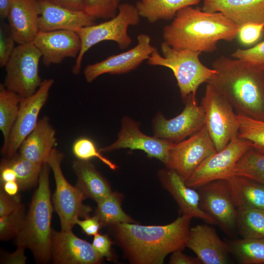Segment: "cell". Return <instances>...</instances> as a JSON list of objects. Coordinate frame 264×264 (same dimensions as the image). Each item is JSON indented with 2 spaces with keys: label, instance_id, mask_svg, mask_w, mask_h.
I'll return each instance as SVG.
<instances>
[{
  "label": "cell",
  "instance_id": "836d02e7",
  "mask_svg": "<svg viewBox=\"0 0 264 264\" xmlns=\"http://www.w3.org/2000/svg\"><path fill=\"white\" fill-rule=\"evenodd\" d=\"M238 116L240 127L238 136L249 141L252 149L264 154V120Z\"/></svg>",
  "mask_w": 264,
  "mask_h": 264
},
{
  "label": "cell",
  "instance_id": "603a6c76",
  "mask_svg": "<svg viewBox=\"0 0 264 264\" xmlns=\"http://www.w3.org/2000/svg\"><path fill=\"white\" fill-rule=\"evenodd\" d=\"M202 10L220 12L239 27L264 24V0H203Z\"/></svg>",
  "mask_w": 264,
  "mask_h": 264
},
{
  "label": "cell",
  "instance_id": "44dd1931",
  "mask_svg": "<svg viewBox=\"0 0 264 264\" xmlns=\"http://www.w3.org/2000/svg\"><path fill=\"white\" fill-rule=\"evenodd\" d=\"M39 31L67 30L76 31L95 24V19L84 11L72 10L48 0H37Z\"/></svg>",
  "mask_w": 264,
  "mask_h": 264
},
{
  "label": "cell",
  "instance_id": "7402d4cb",
  "mask_svg": "<svg viewBox=\"0 0 264 264\" xmlns=\"http://www.w3.org/2000/svg\"><path fill=\"white\" fill-rule=\"evenodd\" d=\"M39 15L37 0H14L7 19L16 43L33 42L39 32Z\"/></svg>",
  "mask_w": 264,
  "mask_h": 264
},
{
  "label": "cell",
  "instance_id": "f1b7e54d",
  "mask_svg": "<svg viewBox=\"0 0 264 264\" xmlns=\"http://www.w3.org/2000/svg\"><path fill=\"white\" fill-rule=\"evenodd\" d=\"M123 195L117 192H112L97 202L95 215L102 226L109 227L122 223H133L135 221L126 214L122 208Z\"/></svg>",
  "mask_w": 264,
  "mask_h": 264
},
{
  "label": "cell",
  "instance_id": "d6a6232c",
  "mask_svg": "<svg viewBox=\"0 0 264 264\" xmlns=\"http://www.w3.org/2000/svg\"><path fill=\"white\" fill-rule=\"evenodd\" d=\"M233 176H243L264 185V154L250 148L237 163Z\"/></svg>",
  "mask_w": 264,
  "mask_h": 264
},
{
  "label": "cell",
  "instance_id": "bcb514c9",
  "mask_svg": "<svg viewBox=\"0 0 264 264\" xmlns=\"http://www.w3.org/2000/svg\"><path fill=\"white\" fill-rule=\"evenodd\" d=\"M55 4L75 11H83V0H48Z\"/></svg>",
  "mask_w": 264,
  "mask_h": 264
},
{
  "label": "cell",
  "instance_id": "f546056e",
  "mask_svg": "<svg viewBox=\"0 0 264 264\" xmlns=\"http://www.w3.org/2000/svg\"><path fill=\"white\" fill-rule=\"evenodd\" d=\"M1 163L14 170L20 189H29L38 183L43 165L32 162L17 154L3 159Z\"/></svg>",
  "mask_w": 264,
  "mask_h": 264
},
{
  "label": "cell",
  "instance_id": "30bf717a",
  "mask_svg": "<svg viewBox=\"0 0 264 264\" xmlns=\"http://www.w3.org/2000/svg\"><path fill=\"white\" fill-rule=\"evenodd\" d=\"M217 152L204 126L187 139L174 143L164 164L186 181L208 157Z\"/></svg>",
  "mask_w": 264,
  "mask_h": 264
},
{
  "label": "cell",
  "instance_id": "4dcf8cb0",
  "mask_svg": "<svg viewBox=\"0 0 264 264\" xmlns=\"http://www.w3.org/2000/svg\"><path fill=\"white\" fill-rule=\"evenodd\" d=\"M236 227L242 238H264V211L255 208L238 209Z\"/></svg>",
  "mask_w": 264,
  "mask_h": 264
},
{
  "label": "cell",
  "instance_id": "c3c4849f",
  "mask_svg": "<svg viewBox=\"0 0 264 264\" xmlns=\"http://www.w3.org/2000/svg\"><path fill=\"white\" fill-rule=\"evenodd\" d=\"M2 184V190L7 194L14 196L17 195L19 189V185L17 181H11L4 182Z\"/></svg>",
  "mask_w": 264,
  "mask_h": 264
},
{
  "label": "cell",
  "instance_id": "e575fe53",
  "mask_svg": "<svg viewBox=\"0 0 264 264\" xmlns=\"http://www.w3.org/2000/svg\"><path fill=\"white\" fill-rule=\"evenodd\" d=\"M72 150L78 159L89 160L97 158L111 170L114 171L118 168L115 163L101 154L93 141L88 137H81L77 139L73 144Z\"/></svg>",
  "mask_w": 264,
  "mask_h": 264
},
{
  "label": "cell",
  "instance_id": "60d3db41",
  "mask_svg": "<svg viewBox=\"0 0 264 264\" xmlns=\"http://www.w3.org/2000/svg\"><path fill=\"white\" fill-rule=\"evenodd\" d=\"M264 29V24H245L240 27L238 37L242 44L250 45L259 40Z\"/></svg>",
  "mask_w": 264,
  "mask_h": 264
},
{
  "label": "cell",
  "instance_id": "f6af8a7d",
  "mask_svg": "<svg viewBox=\"0 0 264 264\" xmlns=\"http://www.w3.org/2000/svg\"><path fill=\"white\" fill-rule=\"evenodd\" d=\"M24 250L17 247L13 253L5 257L3 262L6 264H25L26 258L24 255Z\"/></svg>",
  "mask_w": 264,
  "mask_h": 264
},
{
  "label": "cell",
  "instance_id": "ab89813d",
  "mask_svg": "<svg viewBox=\"0 0 264 264\" xmlns=\"http://www.w3.org/2000/svg\"><path fill=\"white\" fill-rule=\"evenodd\" d=\"M112 242L107 234L98 233L93 236L92 245L97 253L102 258L115 261L116 258L112 249Z\"/></svg>",
  "mask_w": 264,
  "mask_h": 264
},
{
  "label": "cell",
  "instance_id": "7c38bea8",
  "mask_svg": "<svg viewBox=\"0 0 264 264\" xmlns=\"http://www.w3.org/2000/svg\"><path fill=\"white\" fill-rule=\"evenodd\" d=\"M183 110L177 116L166 119L158 112L152 121L154 135L173 143L189 137L205 126V116L201 105H198L196 96L190 95Z\"/></svg>",
  "mask_w": 264,
  "mask_h": 264
},
{
  "label": "cell",
  "instance_id": "8d00e7d4",
  "mask_svg": "<svg viewBox=\"0 0 264 264\" xmlns=\"http://www.w3.org/2000/svg\"><path fill=\"white\" fill-rule=\"evenodd\" d=\"M83 11L95 19H111L118 12L114 0H83Z\"/></svg>",
  "mask_w": 264,
  "mask_h": 264
},
{
  "label": "cell",
  "instance_id": "ffe728a7",
  "mask_svg": "<svg viewBox=\"0 0 264 264\" xmlns=\"http://www.w3.org/2000/svg\"><path fill=\"white\" fill-rule=\"evenodd\" d=\"M186 247L203 264H226L230 253L229 245L207 224H198L190 228Z\"/></svg>",
  "mask_w": 264,
  "mask_h": 264
},
{
  "label": "cell",
  "instance_id": "ee69618b",
  "mask_svg": "<svg viewBox=\"0 0 264 264\" xmlns=\"http://www.w3.org/2000/svg\"><path fill=\"white\" fill-rule=\"evenodd\" d=\"M169 263L170 264H200L198 259L184 254L182 250H177L172 253Z\"/></svg>",
  "mask_w": 264,
  "mask_h": 264
},
{
  "label": "cell",
  "instance_id": "277c9868",
  "mask_svg": "<svg viewBox=\"0 0 264 264\" xmlns=\"http://www.w3.org/2000/svg\"><path fill=\"white\" fill-rule=\"evenodd\" d=\"M50 170L46 163L43 165L37 188L16 237L17 247L29 249L36 261L43 264L51 259L53 206L49 188Z\"/></svg>",
  "mask_w": 264,
  "mask_h": 264
},
{
  "label": "cell",
  "instance_id": "b9f144b4",
  "mask_svg": "<svg viewBox=\"0 0 264 264\" xmlns=\"http://www.w3.org/2000/svg\"><path fill=\"white\" fill-rule=\"evenodd\" d=\"M22 205L18 195L10 196L1 189L0 192V217L13 212Z\"/></svg>",
  "mask_w": 264,
  "mask_h": 264
},
{
  "label": "cell",
  "instance_id": "5bb4252c",
  "mask_svg": "<svg viewBox=\"0 0 264 264\" xmlns=\"http://www.w3.org/2000/svg\"><path fill=\"white\" fill-rule=\"evenodd\" d=\"M198 189L202 209L226 233L232 231L236 227L238 208L227 180L213 181Z\"/></svg>",
  "mask_w": 264,
  "mask_h": 264
},
{
  "label": "cell",
  "instance_id": "f907efd6",
  "mask_svg": "<svg viewBox=\"0 0 264 264\" xmlns=\"http://www.w3.org/2000/svg\"><path fill=\"white\" fill-rule=\"evenodd\" d=\"M115 3L117 5H119L120 4V0H114Z\"/></svg>",
  "mask_w": 264,
  "mask_h": 264
},
{
  "label": "cell",
  "instance_id": "9a60e30c",
  "mask_svg": "<svg viewBox=\"0 0 264 264\" xmlns=\"http://www.w3.org/2000/svg\"><path fill=\"white\" fill-rule=\"evenodd\" d=\"M137 40V44L133 48L87 66L83 71L86 81L91 83L99 76L107 73H129L136 69L145 60H147L156 48L152 45L151 38L147 34H139Z\"/></svg>",
  "mask_w": 264,
  "mask_h": 264
},
{
  "label": "cell",
  "instance_id": "ba28073f",
  "mask_svg": "<svg viewBox=\"0 0 264 264\" xmlns=\"http://www.w3.org/2000/svg\"><path fill=\"white\" fill-rule=\"evenodd\" d=\"M200 105L205 126L217 152L238 137L240 122L238 115L227 99L213 86L207 84Z\"/></svg>",
  "mask_w": 264,
  "mask_h": 264
},
{
  "label": "cell",
  "instance_id": "d4e9b609",
  "mask_svg": "<svg viewBox=\"0 0 264 264\" xmlns=\"http://www.w3.org/2000/svg\"><path fill=\"white\" fill-rule=\"evenodd\" d=\"M72 168L77 177L76 186L86 198L97 203L112 192L109 182L89 160H76Z\"/></svg>",
  "mask_w": 264,
  "mask_h": 264
},
{
  "label": "cell",
  "instance_id": "7dc6e473",
  "mask_svg": "<svg viewBox=\"0 0 264 264\" xmlns=\"http://www.w3.org/2000/svg\"><path fill=\"white\" fill-rule=\"evenodd\" d=\"M0 177L1 183L17 181V176L14 170L10 166L1 163Z\"/></svg>",
  "mask_w": 264,
  "mask_h": 264
},
{
  "label": "cell",
  "instance_id": "8fae6325",
  "mask_svg": "<svg viewBox=\"0 0 264 264\" xmlns=\"http://www.w3.org/2000/svg\"><path fill=\"white\" fill-rule=\"evenodd\" d=\"M251 146L247 140L234 138L222 150L208 157L185 181L186 184L198 189L211 181L233 176L237 163Z\"/></svg>",
  "mask_w": 264,
  "mask_h": 264
},
{
  "label": "cell",
  "instance_id": "7a4b0ae2",
  "mask_svg": "<svg viewBox=\"0 0 264 264\" xmlns=\"http://www.w3.org/2000/svg\"><path fill=\"white\" fill-rule=\"evenodd\" d=\"M240 27L220 12L188 6L179 10L163 28V41L176 49L212 53L220 41L232 42Z\"/></svg>",
  "mask_w": 264,
  "mask_h": 264
},
{
  "label": "cell",
  "instance_id": "5b68a950",
  "mask_svg": "<svg viewBox=\"0 0 264 264\" xmlns=\"http://www.w3.org/2000/svg\"><path fill=\"white\" fill-rule=\"evenodd\" d=\"M161 56L156 48L147 60L151 66H164L172 70L177 81L184 103L190 95L196 96L199 87L207 83L216 70L204 66L199 56L201 53L188 49H176L163 41Z\"/></svg>",
  "mask_w": 264,
  "mask_h": 264
},
{
  "label": "cell",
  "instance_id": "9c48e42d",
  "mask_svg": "<svg viewBox=\"0 0 264 264\" xmlns=\"http://www.w3.org/2000/svg\"><path fill=\"white\" fill-rule=\"evenodd\" d=\"M41 58V53L33 43L16 46L5 66V87L21 99L34 93L43 81L39 71Z\"/></svg>",
  "mask_w": 264,
  "mask_h": 264
},
{
  "label": "cell",
  "instance_id": "681fc988",
  "mask_svg": "<svg viewBox=\"0 0 264 264\" xmlns=\"http://www.w3.org/2000/svg\"><path fill=\"white\" fill-rule=\"evenodd\" d=\"M13 1L14 0H0V17L1 19H7Z\"/></svg>",
  "mask_w": 264,
  "mask_h": 264
},
{
  "label": "cell",
  "instance_id": "f35d334b",
  "mask_svg": "<svg viewBox=\"0 0 264 264\" xmlns=\"http://www.w3.org/2000/svg\"><path fill=\"white\" fill-rule=\"evenodd\" d=\"M15 41L9 26L1 25L0 28V66H5L15 48Z\"/></svg>",
  "mask_w": 264,
  "mask_h": 264
},
{
  "label": "cell",
  "instance_id": "52a82bcc",
  "mask_svg": "<svg viewBox=\"0 0 264 264\" xmlns=\"http://www.w3.org/2000/svg\"><path fill=\"white\" fill-rule=\"evenodd\" d=\"M64 157L62 153L54 148L46 163L54 175L56 189L52 203L60 219L61 230H71L80 217H88L91 209L83 204L86 198L80 190L65 177L61 168Z\"/></svg>",
  "mask_w": 264,
  "mask_h": 264
},
{
  "label": "cell",
  "instance_id": "83f0119b",
  "mask_svg": "<svg viewBox=\"0 0 264 264\" xmlns=\"http://www.w3.org/2000/svg\"><path fill=\"white\" fill-rule=\"evenodd\" d=\"M15 92L0 85V130L3 137L1 152L4 154L9 136L17 119L21 100Z\"/></svg>",
  "mask_w": 264,
  "mask_h": 264
},
{
  "label": "cell",
  "instance_id": "d6986e66",
  "mask_svg": "<svg viewBox=\"0 0 264 264\" xmlns=\"http://www.w3.org/2000/svg\"><path fill=\"white\" fill-rule=\"evenodd\" d=\"M157 176L163 188L176 202L182 215L217 225L215 220L201 208L198 192L188 186L177 173L167 168L162 169L158 171Z\"/></svg>",
  "mask_w": 264,
  "mask_h": 264
},
{
  "label": "cell",
  "instance_id": "7bdbcfd3",
  "mask_svg": "<svg viewBox=\"0 0 264 264\" xmlns=\"http://www.w3.org/2000/svg\"><path fill=\"white\" fill-rule=\"evenodd\" d=\"M76 224L78 225L87 235L93 236L98 233L102 226L96 215L91 217L88 216L83 220H80L79 219L77 220Z\"/></svg>",
  "mask_w": 264,
  "mask_h": 264
},
{
  "label": "cell",
  "instance_id": "816d5d0a",
  "mask_svg": "<svg viewBox=\"0 0 264 264\" xmlns=\"http://www.w3.org/2000/svg\"><path fill=\"white\" fill-rule=\"evenodd\" d=\"M262 78H263V83H264V70L262 71Z\"/></svg>",
  "mask_w": 264,
  "mask_h": 264
},
{
  "label": "cell",
  "instance_id": "6da1fadb",
  "mask_svg": "<svg viewBox=\"0 0 264 264\" xmlns=\"http://www.w3.org/2000/svg\"><path fill=\"white\" fill-rule=\"evenodd\" d=\"M192 218L185 215L160 225L122 223L110 226L124 258L132 264H162L166 257L186 247Z\"/></svg>",
  "mask_w": 264,
  "mask_h": 264
},
{
  "label": "cell",
  "instance_id": "ac0fdd59",
  "mask_svg": "<svg viewBox=\"0 0 264 264\" xmlns=\"http://www.w3.org/2000/svg\"><path fill=\"white\" fill-rule=\"evenodd\" d=\"M42 54L46 66L61 63L66 58H77L81 41L76 31L58 30L39 31L33 42Z\"/></svg>",
  "mask_w": 264,
  "mask_h": 264
},
{
  "label": "cell",
  "instance_id": "d590c367",
  "mask_svg": "<svg viewBox=\"0 0 264 264\" xmlns=\"http://www.w3.org/2000/svg\"><path fill=\"white\" fill-rule=\"evenodd\" d=\"M22 205L13 212L0 217V239L5 241L16 237L19 233L25 218Z\"/></svg>",
  "mask_w": 264,
  "mask_h": 264
},
{
  "label": "cell",
  "instance_id": "484cf974",
  "mask_svg": "<svg viewBox=\"0 0 264 264\" xmlns=\"http://www.w3.org/2000/svg\"><path fill=\"white\" fill-rule=\"evenodd\" d=\"M226 180L238 209L255 208L264 211V184L238 176Z\"/></svg>",
  "mask_w": 264,
  "mask_h": 264
},
{
  "label": "cell",
  "instance_id": "2e32d148",
  "mask_svg": "<svg viewBox=\"0 0 264 264\" xmlns=\"http://www.w3.org/2000/svg\"><path fill=\"white\" fill-rule=\"evenodd\" d=\"M121 129L115 142L99 149L101 153H109L120 149L139 150L150 158L165 162L169 150L174 143L147 135L140 130V123L129 116H124Z\"/></svg>",
  "mask_w": 264,
  "mask_h": 264
},
{
  "label": "cell",
  "instance_id": "cb8c5ba5",
  "mask_svg": "<svg viewBox=\"0 0 264 264\" xmlns=\"http://www.w3.org/2000/svg\"><path fill=\"white\" fill-rule=\"evenodd\" d=\"M56 132L49 119L44 116L22 142L19 154L36 163L43 165L56 143Z\"/></svg>",
  "mask_w": 264,
  "mask_h": 264
},
{
  "label": "cell",
  "instance_id": "3957f363",
  "mask_svg": "<svg viewBox=\"0 0 264 264\" xmlns=\"http://www.w3.org/2000/svg\"><path fill=\"white\" fill-rule=\"evenodd\" d=\"M215 73L206 83L222 94L237 114L264 120V85L262 71L225 56L212 63Z\"/></svg>",
  "mask_w": 264,
  "mask_h": 264
},
{
  "label": "cell",
  "instance_id": "4316f807",
  "mask_svg": "<svg viewBox=\"0 0 264 264\" xmlns=\"http://www.w3.org/2000/svg\"><path fill=\"white\" fill-rule=\"evenodd\" d=\"M200 2V0H139L135 5L140 17L154 23L160 20H173L182 8Z\"/></svg>",
  "mask_w": 264,
  "mask_h": 264
},
{
  "label": "cell",
  "instance_id": "4fadbf2b",
  "mask_svg": "<svg viewBox=\"0 0 264 264\" xmlns=\"http://www.w3.org/2000/svg\"><path fill=\"white\" fill-rule=\"evenodd\" d=\"M54 83L53 79L44 80L34 93L21 99L19 113L4 154L6 157L17 154L22 142L37 125L39 113L48 98Z\"/></svg>",
  "mask_w": 264,
  "mask_h": 264
},
{
  "label": "cell",
  "instance_id": "74e56055",
  "mask_svg": "<svg viewBox=\"0 0 264 264\" xmlns=\"http://www.w3.org/2000/svg\"><path fill=\"white\" fill-rule=\"evenodd\" d=\"M232 56L262 71L264 70V41L251 48H238L232 53Z\"/></svg>",
  "mask_w": 264,
  "mask_h": 264
},
{
  "label": "cell",
  "instance_id": "8992f818",
  "mask_svg": "<svg viewBox=\"0 0 264 264\" xmlns=\"http://www.w3.org/2000/svg\"><path fill=\"white\" fill-rule=\"evenodd\" d=\"M140 16L135 5L124 3L119 4L116 16L109 20L82 27L76 32L81 41V48L72 68V73L79 74L82 60L86 53L93 45L103 41H113L121 49L127 48L132 43L128 33L130 26L137 25Z\"/></svg>",
  "mask_w": 264,
  "mask_h": 264
},
{
  "label": "cell",
  "instance_id": "1f68e13d",
  "mask_svg": "<svg viewBox=\"0 0 264 264\" xmlns=\"http://www.w3.org/2000/svg\"><path fill=\"white\" fill-rule=\"evenodd\" d=\"M229 246L230 252L241 264H264V238H242Z\"/></svg>",
  "mask_w": 264,
  "mask_h": 264
},
{
  "label": "cell",
  "instance_id": "e0dca14e",
  "mask_svg": "<svg viewBox=\"0 0 264 264\" xmlns=\"http://www.w3.org/2000/svg\"><path fill=\"white\" fill-rule=\"evenodd\" d=\"M51 259L57 264H98L103 260L92 243L76 236L72 230L52 231Z\"/></svg>",
  "mask_w": 264,
  "mask_h": 264
}]
</instances>
